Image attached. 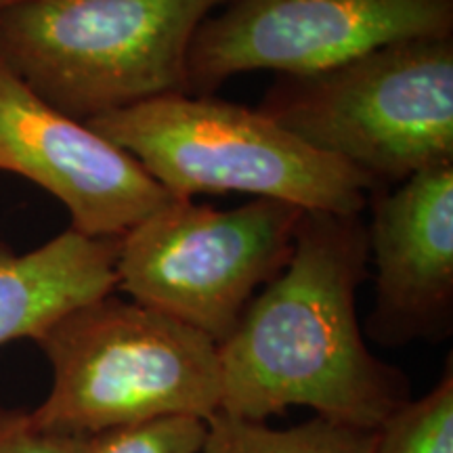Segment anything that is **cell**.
Masks as SVG:
<instances>
[{
    "label": "cell",
    "instance_id": "obj_12",
    "mask_svg": "<svg viewBox=\"0 0 453 453\" xmlns=\"http://www.w3.org/2000/svg\"><path fill=\"white\" fill-rule=\"evenodd\" d=\"M372 453H453V364L451 355L439 382L410 399L376 430Z\"/></svg>",
    "mask_w": 453,
    "mask_h": 453
},
{
    "label": "cell",
    "instance_id": "obj_14",
    "mask_svg": "<svg viewBox=\"0 0 453 453\" xmlns=\"http://www.w3.org/2000/svg\"><path fill=\"white\" fill-rule=\"evenodd\" d=\"M82 439L38 426L30 411L0 403V453H81Z\"/></svg>",
    "mask_w": 453,
    "mask_h": 453
},
{
    "label": "cell",
    "instance_id": "obj_15",
    "mask_svg": "<svg viewBox=\"0 0 453 453\" xmlns=\"http://www.w3.org/2000/svg\"><path fill=\"white\" fill-rule=\"evenodd\" d=\"M26 3V0H0V13H4V11L15 7V4H21Z\"/></svg>",
    "mask_w": 453,
    "mask_h": 453
},
{
    "label": "cell",
    "instance_id": "obj_1",
    "mask_svg": "<svg viewBox=\"0 0 453 453\" xmlns=\"http://www.w3.org/2000/svg\"><path fill=\"white\" fill-rule=\"evenodd\" d=\"M370 275L361 214L307 211L281 273L219 344L220 410L267 422L288 407L378 430L411 399L401 370L367 349L357 290Z\"/></svg>",
    "mask_w": 453,
    "mask_h": 453
},
{
    "label": "cell",
    "instance_id": "obj_3",
    "mask_svg": "<svg viewBox=\"0 0 453 453\" xmlns=\"http://www.w3.org/2000/svg\"><path fill=\"white\" fill-rule=\"evenodd\" d=\"M258 111L372 183L453 164V36L384 44L330 70L280 76Z\"/></svg>",
    "mask_w": 453,
    "mask_h": 453
},
{
    "label": "cell",
    "instance_id": "obj_13",
    "mask_svg": "<svg viewBox=\"0 0 453 453\" xmlns=\"http://www.w3.org/2000/svg\"><path fill=\"white\" fill-rule=\"evenodd\" d=\"M206 422L174 416L82 439L81 453H202Z\"/></svg>",
    "mask_w": 453,
    "mask_h": 453
},
{
    "label": "cell",
    "instance_id": "obj_2",
    "mask_svg": "<svg viewBox=\"0 0 453 453\" xmlns=\"http://www.w3.org/2000/svg\"><path fill=\"white\" fill-rule=\"evenodd\" d=\"M34 342L50 388L30 413L50 433L87 439L174 416L206 422L220 410L219 344L116 292L72 309Z\"/></svg>",
    "mask_w": 453,
    "mask_h": 453
},
{
    "label": "cell",
    "instance_id": "obj_11",
    "mask_svg": "<svg viewBox=\"0 0 453 453\" xmlns=\"http://www.w3.org/2000/svg\"><path fill=\"white\" fill-rule=\"evenodd\" d=\"M376 430L353 428L326 418L273 428L217 411L206 420L202 453H372Z\"/></svg>",
    "mask_w": 453,
    "mask_h": 453
},
{
    "label": "cell",
    "instance_id": "obj_6",
    "mask_svg": "<svg viewBox=\"0 0 453 453\" xmlns=\"http://www.w3.org/2000/svg\"><path fill=\"white\" fill-rule=\"evenodd\" d=\"M304 212L273 197L231 211L170 197L120 237L116 292L220 344L288 265Z\"/></svg>",
    "mask_w": 453,
    "mask_h": 453
},
{
    "label": "cell",
    "instance_id": "obj_8",
    "mask_svg": "<svg viewBox=\"0 0 453 453\" xmlns=\"http://www.w3.org/2000/svg\"><path fill=\"white\" fill-rule=\"evenodd\" d=\"M0 170L49 191L70 212V229L93 240H120L173 197L133 156L49 105L3 61Z\"/></svg>",
    "mask_w": 453,
    "mask_h": 453
},
{
    "label": "cell",
    "instance_id": "obj_5",
    "mask_svg": "<svg viewBox=\"0 0 453 453\" xmlns=\"http://www.w3.org/2000/svg\"><path fill=\"white\" fill-rule=\"evenodd\" d=\"M127 151L168 196L248 194L304 211L361 214L372 183L263 111L194 95H166L84 122Z\"/></svg>",
    "mask_w": 453,
    "mask_h": 453
},
{
    "label": "cell",
    "instance_id": "obj_4",
    "mask_svg": "<svg viewBox=\"0 0 453 453\" xmlns=\"http://www.w3.org/2000/svg\"><path fill=\"white\" fill-rule=\"evenodd\" d=\"M223 0H26L0 13V61L78 122L187 95L197 26Z\"/></svg>",
    "mask_w": 453,
    "mask_h": 453
},
{
    "label": "cell",
    "instance_id": "obj_10",
    "mask_svg": "<svg viewBox=\"0 0 453 453\" xmlns=\"http://www.w3.org/2000/svg\"><path fill=\"white\" fill-rule=\"evenodd\" d=\"M120 240L67 229L26 254L0 248V347L36 340L72 309L116 292Z\"/></svg>",
    "mask_w": 453,
    "mask_h": 453
},
{
    "label": "cell",
    "instance_id": "obj_9",
    "mask_svg": "<svg viewBox=\"0 0 453 453\" xmlns=\"http://www.w3.org/2000/svg\"><path fill=\"white\" fill-rule=\"evenodd\" d=\"M373 304L365 334L387 349L453 330V164L367 196Z\"/></svg>",
    "mask_w": 453,
    "mask_h": 453
},
{
    "label": "cell",
    "instance_id": "obj_7",
    "mask_svg": "<svg viewBox=\"0 0 453 453\" xmlns=\"http://www.w3.org/2000/svg\"><path fill=\"white\" fill-rule=\"evenodd\" d=\"M197 26L187 95L243 72L307 76L407 38L453 36V0H223Z\"/></svg>",
    "mask_w": 453,
    "mask_h": 453
}]
</instances>
